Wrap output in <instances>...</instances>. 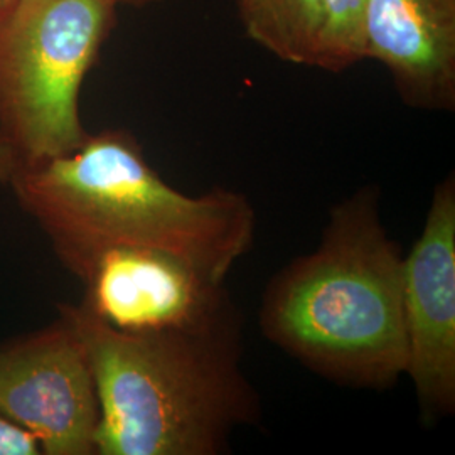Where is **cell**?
<instances>
[{
    "label": "cell",
    "mask_w": 455,
    "mask_h": 455,
    "mask_svg": "<svg viewBox=\"0 0 455 455\" xmlns=\"http://www.w3.org/2000/svg\"><path fill=\"white\" fill-rule=\"evenodd\" d=\"M97 387L98 455H218L259 422V395L240 368V336L127 334L60 304Z\"/></svg>",
    "instance_id": "cell-3"
},
{
    "label": "cell",
    "mask_w": 455,
    "mask_h": 455,
    "mask_svg": "<svg viewBox=\"0 0 455 455\" xmlns=\"http://www.w3.org/2000/svg\"><path fill=\"white\" fill-rule=\"evenodd\" d=\"M0 411L37 440L41 454H95V378L65 317L0 346Z\"/></svg>",
    "instance_id": "cell-6"
},
{
    "label": "cell",
    "mask_w": 455,
    "mask_h": 455,
    "mask_svg": "<svg viewBox=\"0 0 455 455\" xmlns=\"http://www.w3.org/2000/svg\"><path fill=\"white\" fill-rule=\"evenodd\" d=\"M370 0H321L314 68L342 73L364 61V17Z\"/></svg>",
    "instance_id": "cell-10"
},
{
    "label": "cell",
    "mask_w": 455,
    "mask_h": 455,
    "mask_svg": "<svg viewBox=\"0 0 455 455\" xmlns=\"http://www.w3.org/2000/svg\"><path fill=\"white\" fill-rule=\"evenodd\" d=\"M9 184L76 278L105 250L142 246L227 280L255 240L257 214L246 196L225 188L180 193L120 129L88 133L68 154L19 164Z\"/></svg>",
    "instance_id": "cell-1"
},
{
    "label": "cell",
    "mask_w": 455,
    "mask_h": 455,
    "mask_svg": "<svg viewBox=\"0 0 455 455\" xmlns=\"http://www.w3.org/2000/svg\"><path fill=\"white\" fill-rule=\"evenodd\" d=\"M110 5H114L115 9L120 5H127V7H146L152 4H159L164 0H107Z\"/></svg>",
    "instance_id": "cell-13"
},
{
    "label": "cell",
    "mask_w": 455,
    "mask_h": 455,
    "mask_svg": "<svg viewBox=\"0 0 455 455\" xmlns=\"http://www.w3.org/2000/svg\"><path fill=\"white\" fill-rule=\"evenodd\" d=\"M114 24L107 0H11L0 9V142L17 165L68 154L88 137L82 86Z\"/></svg>",
    "instance_id": "cell-4"
},
{
    "label": "cell",
    "mask_w": 455,
    "mask_h": 455,
    "mask_svg": "<svg viewBox=\"0 0 455 455\" xmlns=\"http://www.w3.org/2000/svg\"><path fill=\"white\" fill-rule=\"evenodd\" d=\"M16 165L17 161L12 150L0 142V182H9Z\"/></svg>",
    "instance_id": "cell-12"
},
{
    "label": "cell",
    "mask_w": 455,
    "mask_h": 455,
    "mask_svg": "<svg viewBox=\"0 0 455 455\" xmlns=\"http://www.w3.org/2000/svg\"><path fill=\"white\" fill-rule=\"evenodd\" d=\"M11 0H0V9H4Z\"/></svg>",
    "instance_id": "cell-14"
},
{
    "label": "cell",
    "mask_w": 455,
    "mask_h": 455,
    "mask_svg": "<svg viewBox=\"0 0 455 455\" xmlns=\"http://www.w3.org/2000/svg\"><path fill=\"white\" fill-rule=\"evenodd\" d=\"M37 440L0 411V455H39Z\"/></svg>",
    "instance_id": "cell-11"
},
{
    "label": "cell",
    "mask_w": 455,
    "mask_h": 455,
    "mask_svg": "<svg viewBox=\"0 0 455 455\" xmlns=\"http://www.w3.org/2000/svg\"><path fill=\"white\" fill-rule=\"evenodd\" d=\"M366 186L329 212L319 246L272 276L263 336L338 385L387 390L405 376L403 253Z\"/></svg>",
    "instance_id": "cell-2"
},
{
    "label": "cell",
    "mask_w": 455,
    "mask_h": 455,
    "mask_svg": "<svg viewBox=\"0 0 455 455\" xmlns=\"http://www.w3.org/2000/svg\"><path fill=\"white\" fill-rule=\"evenodd\" d=\"M363 43L407 107L454 112L455 0H370Z\"/></svg>",
    "instance_id": "cell-8"
},
{
    "label": "cell",
    "mask_w": 455,
    "mask_h": 455,
    "mask_svg": "<svg viewBox=\"0 0 455 455\" xmlns=\"http://www.w3.org/2000/svg\"><path fill=\"white\" fill-rule=\"evenodd\" d=\"M405 376L423 422L455 411V178L435 188L422 233L403 257Z\"/></svg>",
    "instance_id": "cell-7"
},
{
    "label": "cell",
    "mask_w": 455,
    "mask_h": 455,
    "mask_svg": "<svg viewBox=\"0 0 455 455\" xmlns=\"http://www.w3.org/2000/svg\"><path fill=\"white\" fill-rule=\"evenodd\" d=\"M82 307L127 334L240 336V312L225 280L174 253L118 246L101 251L78 276Z\"/></svg>",
    "instance_id": "cell-5"
},
{
    "label": "cell",
    "mask_w": 455,
    "mask_h": 455,
    "mask_svg": "<svg viewBox=\"0 0 455 455\" xmlns=\"http://www.w3.org/2000/svg\"><path fill=\"white\" fill-rule=\"evenodd\" d=\"M244 34L283 63L314 68L321 0H236Z\"/></svg>",
    "instance_id": "cell-9"
}]
</instances>
